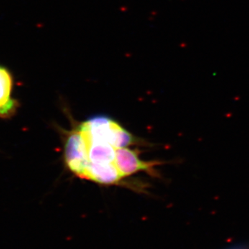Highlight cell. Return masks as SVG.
<instances>
[{
  "instance_id": "cell-1",
  "label": "cell",
  "mask_w": 249,
  "mask_h": 249,
  "mask_svg": "<svg viewBox=\"0 0 249 249\" xmlns=\"http://www.w3.org/2000/svg\"><path fill=\"white\" fill-rule=\"evenodd\" d=\"M77 127L90 138L109 142L117 148L130 146L136 142L132 134L108 116H93Z\"/></svg>"
},
{
  "instance_id": "cell-2",
  "label": "cell",
  "mask_w": 249,
  "mask_h": 249,
  "mask_svg": "<svg viewBox=\"0 0 249 249\" xmlns=\"http://www.w3.org/2000/svg\"><path fill=\"white\" fill-rule=\"evenodd\" d=\"M156 165L157 163L155 161H144L141 160L137 150H131L128 147L116 150L115 166L123 178L139 172L151 173Z\"/></svg>"
},
{
  "instance_id": "cell-3",
  "label": "cell",
  "mask_w": 249,
  "mask_h": 249,
  "mask_svg": "<svg viewBox=\"0 0 249 249\" xmlns=\"http://www.w3.org/2000/svg\"><path fill=\"white\" fill-rule=\"evenodd\" d=\"M14 85L11 71L0 65V119H10L17 112L19 103L13 97Z\"/></svg>"
},
{
  "instance_id": "cell-4",
  "label": "cell",
  "mask_w": 249,
  "mask_h": 249,
  "mask_svg": "<svg viewBox=\"0 0 249 249\" xmlns=\"http://www.w3.org/2000/svg\"><path fill=\"white\" fill-rule=\"evenodd\" d=\"M227 249H249V245H239L232 246L230 248Z\"/></svg>"
}]
</instances>
